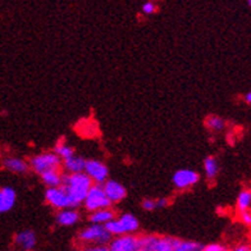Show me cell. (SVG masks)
Wrapping results in <instances>:
<instances>
[{
	"mask_svg": "<svg viewBox=\"0 0 251 251\" xmlns=\"http://www.w3.org/2000/svg\"><path fill=\"white\" fill-rule=\"evenodd\" d=\"M60 185L64 187L72 202V208H78L82 204L89 188L93 186V179L85 172L71 173L70 176H64Z\"/></svg>",
	"mask_w": 251,
	"mask_h": 251,
	"instance_id": "cell-1",
	"label": "cell"
},
{
	"mask_svg": "<svg viewBox=\"0 0 251 251\" xmlns=\"http://www.w3.org/2000/svg\"><path fill=\"white\" fill-rule=\"evenodd\" d=\"M181 240L168 236H144L137 237L139 250L141 251H177Z\"/></svg>",
	"mask_w": 251,
	"mask_h": 251,
	"instance_id": "cell-2",
	"label": "cell"
},
{
	"mask_svg": "<svg viewBox=\"0 0 251 251\" xmlns=\"http://www.w3.org/2000/svg\"><path fill=\"white\" fill-rule=\"evenodd\" d=\"M83 204H85V208L87 210L94 212V210H98V209L110 208L112 201L105 195L102 183H96V185H93L89 188L86 198L83 200Z\"/></svg>",
	"mask_w": 251,
	"mask_h": 251,
	"instance_id": "cell-3",
	"label": "cell"
},
{
	"mask_svg": "<svg viewBox=\"0 0 251 251\" xmlns=\"http://www.w3.org/2000/svg\"><path fill=\"white\" fill-rule=\"evenodd\" d=\"M78 238L83 242H90V244L96 245H105L110 241L112 235H110L108 229L104 227V225H98L94 223L93 226H90L89 228L83 229L79 233Z\"/></svg>",
	"mask_w": 251,
	"mask_h": 251,
	"instance_id": "cell-4",
	"label": "cell"
},
{
	"mask_svg": "<svg viewBox=\"0 0 251 251\" xmlns=\"http://www.w3.org/2000/svg\"><path fill=\"white\" fill-rule=\"evenodd\" d=\"M60 165H62V159L55 152H44L31 159V167L39 175L50 169H60Z\"/></svg>",
	"mask_w": 251,
	"mask_h": 251,
	"instance_id": "cell-5",
	"label": "cell"
},
{
	"mask_svg": "<svg viewBox=\"0 0 251 251\" xmlns=\"http://www.w3.org/2000/svg\"><path fill=\"white\" fill-rule=\"evenodd\" d=\"M45 199L51 206L58 209L64 208H72V202L71 199L67 194L62 185L56 186V187H49L45 192Z\"/></svg>",
	"mask_w": 251,
	"mask_h": 251,
	"instance_id": "cell-6",
	"label": "cell"
},
{
	"mask_svg": "<svg viewBox=\"0 0 251 251\" xmlns=\"http://www.w3.org/2000/svg\"><path fill=\"white\" fill-rule=\"evenodd\" d=\"M83 172L86 173L90 178L93 179V182H96V183H104L108 179V176H109L108 167L104 163L99 162V160H86Z\"/></svg>",
	"mask_w": 251,
	"mask_h": 251,
	"instance_id": "cell-7",
	"label": "cell"
},
{
	"mask_svg": "<svg viewBox=\"0 0 251 251\" xmlns=\"http://www.w3.org/2000/svg\"><path fill=\"white\" fill-rule=\"evenodd\" d=\"M199 175L191 169H181L173 175V185L177 188H188L199 182Z\"/></svg>",
	"mask_w": 251,
	"mask_h": 251,
	"instance_id": "cell-8",
	"label": "cell"
},
{
	"mask_svg": "<svg viewBox=\"0 0 251 251\" xmlns=\"http://www.w3.org/2000/svg\"><path fill=\"white\" fill-rule=\"evenodd\" d=\"M109 250L112 251H137L139 245H137V237L131 236L128 233L121 235V237L109 241Z\"/></svg>",
	"mask_w": 251,
	"mask_h": 251,
	"instance_id": "cell-9",
	"label": "cell"
},
{
	"mask_svg": "<svg viewBox=\"0 0 251 251\" xmlns=\"http://www.w3.org/2000/svg\"><path fill=\"white\" fill-rule=\"evenodd\" d=\"M104 191H105V195L108 196L110 201L113 202H118L121 200L126 198L127 195V191H126V188L123 187V185H121L119 182L117 181H112V179H106L104 182Z\"/></svg>",
	"mask_w": 251,
	"mask_h": 251,
	"instance_id": "cell-10",
	"label": "cell"
},
{
	"mask_svg": "<svg viewBox=\"0 0 251 251\" xmlns=\"http://www.w3.org/2000/svg\"><path fill=\"white\" fill-rule=\"evenodd\" d=\"M17 200V194L12 187L0 188V214L12 210Z\"/></svg>",
	"mask_w": 251,
	"mask_h": 251,
	"instance_id": "cell-11",
	"label": "cell"
},
{
	"mask_svg": "<svg viewBox=\"0 0 251 251\" xmlns=\"http://www.w3.org/2000/svg\"><path fill=\"white\" fill-rule=\"evenodd\" d=\"M14 242L17 246H20L24 250H32L36 246V235L31 229H27V231L20 232L14 238Z\"/></svg>",
	"mask_w": 251,
	"mask_h": 251,
	"instance_id": "cell-12",
	"label": "cell"
},
{
	"mask_svg": "<svg viewBox=\"0 0 251 251\" xmlns=\"http://www.w3.org/2000/svg\"><path fill=\"white\" fill-rule=\"evenodd\" d=\"M78 219L79 215L75 209H62L56 215L58 225L63 226V227H70V226L76 225Z\"/></svg>",
	"mask_w": 251,
	"mask_h": 251,
	"instance_id": "cell-13",
	"label": "cell"
},
{
	"mask_svg": "<svg viewBox=\"0 0 251 251\" xmlns=\"http://www.w3.org/2000/svg\"><path fill=\"white\" fill-rule=\"evenodd\" d=\"M85 164H86V160L82 156H77L75 154L72 156H70V158L63 159V165H64V168L70 173L83 172Z\"/></svg>",
	"mask_w": 251,
	"mask_h": 251,
	"instance_id": "cell-14",
	"label": "cell"
},
{
	"mask_svg": "<svg viewBox=\"0 0 251 251\" xmlns=\"http://www.w3.org/2000/svg\"><path fill=\"white\" fill-rule=\"evenodd\" d=\"M41 179L47 186L49 187H56L62 183V175H60L59 169H50L47 172L41 173Z\"/></svg>",
	"mask_w": 251,
	"mask_h": 251,
	"instance_id": "cell-15",
	"label": "cell"
},
{
	"mask_svg": "<svg viewBox=\"0 0 251 251\" xmlns=\"http://www.w3.org/2000/svg\"><path fill=\"white\" fill-rule=\"evenodd\" d=\"M113 218H114V213L109 208H104L94 210L90 217V221L93 223H98V225H105L106 222H109Z\"/></svg>",
	"mask_w": 251,
	"mask_h": 251,
	"instance_id": "cell-16",
	"label": "cell"
},
{
	"mask_svg": "<svg viewBox=\"0 0 251 251\" xmlns=\"http://www.w3.org/2000/svg\"><path fill=\"white\" fill-rule=\"evenodd\" d=\"M4 167L14 173H25L28 169V165L25 160L18 158H8L4 160Z\"/></svg>",
	"mask_w": 251,
	"mask_h": 251,
	"instance_id": "cell-17",
	"label": "cell"
},
{
	"mask_svg": "<svg viewBox=\"0 0 251 251\" xmlns=\"http://www.w3.org/2000/svg\"><path fill=\"white\" fill-rule=\"evenodd\" d=\"M119 221L122 223L126 233H132V232L137 231L140 227V223L139 221H137V218H136L135 215L128 214V213H127V214H123L122 217L119 218Z\"/></svg>",
	"mask_w": 251,
	"mask_h": 251,
	"instance_id": "cell-18",
	"label": "cell"
},
{
	"mask_svg": "<svg viewBox=\"0 0 251 251\" xmlns=\"http://www.w3.org/2000/svg\"><path fill=\"white\" fill-rule=\"evenodd\" d=\"M204 168H205V173H206V177H208V178H210V179L215 178L219 172L218 160H217L214 156H208V158L204 160Z\"/></svg>",
	"mask_w": 251,
	"mask_h": 251,
	"instance_id": "cell-19",
	"label": "cell"
},
{
	"mask_svg": "<svg viewBox=\"0 0 251 251\" xmlns=\"http://www.w3.org/2000/svg\"><path fill=\"white\" fill-rule=\"evenodd\" d=\"M251 204V192L250 190H244V191L238 195L237 200V206H238V212H246L249 210Z\"/></svg>",
	"mask_w": 251,
	"mask_h": 251,
	"instance_id": "cell-20",
	"label": "cell"
},
{
	"mask_svg": "<svg viewBox=\"0 0 251 251\" xmlns=\"http://www.w3.org/2000/svg\"><path fill=\"white\" fill-rule=\"evenodd\" d=\"M205 126H206L209 129H212V131H222V129L225 128L226 122L221 118V117L209 116L208 118L205 119Z\"/></svg>",
	"mask_w": 251,
	"mask_h": 251,
	"instance_id": "cell-21",
	"label": "cell"
},
{
	"mask_svg": "<svg viewBox=\"0 0 251 251\" xmlns=\"http://www.w3.org/2000/svg\"><path fill=\"white\" fill-rule=\"evenodd\" d=\"M104 227L108 229V232H109L110 235H125L126 231H125V228H123L122 223H121V221H116V219L113 218L110 219L109 222H106L105 225H104Z\"/></svg>",
	"mask_w": 251,
	"mask_h": 251,
	"instance_id": "cell-22",
	"label": "cell"
},
{
	"mask_svg": "<svg viewBox=\"0 0 251 251\" xmlns=\"http://www.w3.org/2000/svg\"><path fill=\"white\" fill-rule=\"evenodd\" d=\"M54 152H55L56 155L59 156L60 159H66V158H70L75 154V150L71 148V146L66 145L64 141H59L56 144L55 149H54Z\"/></svg>",
	"mask_w": 251,
	"mask_h": 251,
	"instance_id": "cell-23",
	"label": "cell"
},
{
	"mask_svg": "<svg viewBox=\"0 0 251 251\" xmlns=\"http://www.w3.org/2000/svg\"><path fill=\"white\" fill-rule=\"evenodd\" d=\"M204 250V245L199 244V242L192 241H181L177 248V251H198Z\"/></svg>",
	"mask_w": 251,
	"mask_h": 251,
	"instance_id": "cell-24",
	"label": "cell"
},
{
	"mask_svg": "<svg viewBox=\"0 0 251 251\" xmlns=\"http://www.w3.org/2000/svg\"><path fill=\"white\" fill-rule=\"evenodd\" d=\"M142 208L145 209V210H154L156 209V202L155 200H151V199H145L144 201H142Z\"/></svg>",
	"mask_w": 251,
	"mask_h": 251,
	"instance_id": "cell-25",
	"label": "cell"
},
{
	"mask_svg": "<svg viewBox=\"0 0 251 251\" xmlns=\"http://www.w3.org/2000/svg\"><path fill=\"white\" fill-rule=\"evenodd\" d=\"M155 5L151 3V1H149V3H145L144 4V7H142V10H144V13L145 14H151L155 12Z\"/></svg>",
	"mask_w": 251,
	"mask_h": 251,
	"instance_id": "cell-26",
	"label": "cell"
},
{
	"mask_svg": "<svg viewBox=\"0 0 251 251\" xmlns=\"http://www.w3.org/2000/svg\"><path fill=\"white\" fill-rule=\"evenodd\" d=\"M205 251H223L225 248L219 244H209L206 246H204Z\"/></svg>",
	"mask_w": 251,
	"mask_h": 251,
	"instance_id": "cell-27",
	"label": "cell"
},
{
	"mask_svg": "<svg viewBox=\"0 0 251 251\" xmlns=\"http://www.w3.org/2000/svg\"><path fill=\"white\" fill-rule=\"evenodd\" d=\"M240 215H241V219H242V222H244L245 225H248V226L251 225V214H250V212H249V210L240 213Z\"/></svg>",
	"mask_w": 251,
	"mask_h": 251,
	"instance_id": "cell-28",
	"label": "cell"
},
{
	"mask_svg": "<svg viewBox=\"0 0 251 251\" xmlns=\"http://www.w3.org/2000/svg\"><path fill=\"white\" fill-rule=\"evenodd\" d=\"M156 202V208H165V206H168V200L167 199H159V200H155Z\"/></svg>",
	"mask_w": 251,
	"mask_h": 251,
	"instance_id": "cell-29",
	"label": "cell"
},
{
	"mask_svg": "<svg viewBox=\"0 0 251 251\" xmlns=\"http://www.w3.org/2000/svg\"><path fill=\"white\" fill-rule=\"evenodd\" d=\"M236 251H249L250 250V245H240L235 249Z\"/></svg>",
	"mask_w": 251,
	"mask_h": 251,
	"instance_id": "cell-30",
	"label": "cell"
},
{
	"mask_svg": "<svg viewBox=\"0 0 251 251\" xmlns=\"http://www.w3.org/2000/svg\"><path fill=\"white\" fill-rule=\"evenodd\" d=\"M245 101L248 102V104H250L251 102V94L250 93L246 94V96H245Z\"/></svg>",
	"mask_w": 251,
	"mask_h": 251,
	"instance_id": "cell-31",
	"label": "cell"
}]
</instances>
